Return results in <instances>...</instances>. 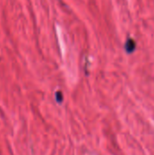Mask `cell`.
Masks as SVG:
<instances>
[{
  "mask_svg": "<svg viewBox=\"0 0 154 155\" xmlns=\"http://www.w3.org/2000/svg\"><path fill=\"white\" fill-rule=\"evenodd\" d=\"M55 98H56V101L58 102V103H62L63 102V99H64V96H63V94H62V92H57L56 94H55Z\"/></svg>",
  "mask_w": 154,
  "mask_h": 155,
  "instance_id": "7a4b0ae2",
  "label": "cell"
},
{
  "mask_svg": "<svg viewBox=\"0 0 154 155\" xmlns=\"http://www.w3.org/2000/svg\"><path fill=\"white\" fill-rule=\"evenodd\" d=\"M136 48V43L133 38H128L124 45V49L127 54H132Z\"/></svg>",
  "mask_w": 154,
  "mask_h": 155,
  "instance_id": "6da1fadb",
  "label": "cell"
}]
</instances>
